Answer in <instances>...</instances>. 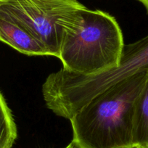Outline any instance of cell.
<instances>
[{
	"label": "cell",
	"instance_id": "10",
	"mask_svg": "<svg viewBox=\"0 0 148 148\" xmlns=\"http://www.w3.org/2000/svg\"><path fill=\"white\" fill-rule=\"evenodd\" d=\"M7 1H8V0H0V6L3 5V4H5Z\"/></svg>",
	"mask_w": 148,
	"mask_h": 148
},
{
	"label": "cell",
	"instance_id": "12",
	"mask_svg": "<svg viewBox=\"0 0 148 148\" xmlns=\"http://www.w3.org/2000/svg\"><path fill=\"white\" fill-rule=\"evenodd\" d=\"M128 148H137V147L135 146H133V147H128Z\"/></svg>",
	"mask_w": 148,
	"mask_h": 148
},
{
	"label": "cell",
	"instance_id": "6",
	"mask_svg": "<svg viewBox=\"0 0 148 148\" xmlns=\"http://www.w3.org/2000/svg\"><path fill=\"white\" fill-rule=\"evenodd\" d=\"M16 138V125L10 110L0 92V148H12Z\"/></svg>",
	"mask_w": 148,
	"mask_h": 148
},
{
	"label": "cell",
	"instance_id": "13",
	"mask_svg": "<svg viewBox=\"0 0 148 148\" xmlns=\"http://www.w3.org/2000/svg\"><path fill=\"white\" fill-rule=\"evenodd\" d=\"M135 147H136V146H135ZM137 147V148H140V147Z\"/></svg>",
	"mask_w": 148,
	"mask_h": 148
},
{
	"label": "cell",
	"instance_id": "8",
	"mask_svg": "<svg viewBox=\"0 0 148 148\" xmlns=\"http://www.w3.org/2000/svg\"><path fill=\"white\" fill-rule=\"evenodd\" d=\"M137 1H139V2H141L144 5V7L145 8L148 14V0H137Z\"/></svg>",
	"mask_w": 148,
	"mask_h": 148
},
{
	"label": "cell",
	"instance_id": "1",
	"mask_svg": "<svg viewBox=\"0 0 148 148\" xmlns=\"http://www.w3.org/2000/svg\"><path fill=\"white\" fill-rule=\"evenodd\" d=\"M147 71L133 75L92 98L69 119L78 148L133 147L136 100Z\"/></svg>",
	"mask_w": 148,
	"mask_h": 148
},
{
	"label": "cell",
	"instance_id": "7",
	"mask_svg": "<svg viewBox=\"0 0 148 148\" xmlns=\"http://www.w3.org/2000/svg\"><path fill=\"white\" fill-rule=\"evenodd\" d=\"M139 58L146 71L148 70V34L139 41L134 42Z\"/></svg>",
	"mask_w": 148,
	"mask_h": 148
},
{
	"label": "cell",
	"instance_id": "5",
	"mask_svg": "<svg viewBox=\"0 0 148 148\" xmlns=\"http://www.w3.org/2000/svg\"><path fill=\"white\" fill-rule=\"evenodd\" d=\"M133 146L148 148V70L145 83L135 103Z\"/></svg>",
	"mask_w": 148,
	"mask_h": 148
},
{
	"label": "cell",
	"instance_id": "11",
	"mask_svg": "<svg viewBox=\"0 0 148 148\" xmlns=\"http://www.w3.org/2000/svg\"><path fill=\"white\" fill-rule=\"evenodd\" d=\"M67 1H70V2H78V0H67Z\"/></svg>",
	"mask_w": 148,
	"mask_h": 148
},
{
	"label": "cell",
	"instance_id": "4",
	"mask_svg": "<svg viewBox=\"0 0 148 148\" xmlns=\"http://www.w3.org/2000/svg\"><path fill=\"white\" fill-rule=\"evenodd\" d=\"M0 42L30 56L49 55L26 25L2 6H0Z\"/></svg>",
	"mask_w": 148,
	"mask_h": 148
},
{
	"label": "cell",
	"instance_id": "2",
	"mask_svg": "<svg viewBox=\"0 0 148 148\" xmlns=\"http://www.w3.org/2000/svg\"><path fill=\"white\" fill-rule=\"evenodd\" d=\"M62 27L59 57L62 69L91 76L119 65L124 43L114 17L84 5L65 18Z\"/></svg>",
	"mask_w": 148,
	"mask_h": 148
},
{
	"label": "cell",
	"instance_id": "9",
	"mask_svg": "<svg viewBox=\"0 0 148 148\" xmlns=\"http://www.w3.org/2000/svg\"><path fill=\"white\" fill-rule=\"evenodd\" d=\"M65 148H78V147L76 146V145H75V144H74L73 142H71V143H70L68 146L65 147Z\"/></svg>",
	"mask_w": 148,
	"mask_h": 148
},
{
	"label": "cell",
	"instance_id": "3",
	"mask_svg": "<svg viewBox=\"0 0 148 148\" xmlns=\"http://www.w3.org/2000/svg\"><path fill=\"white\" fill-rule=\"evenodd\" d=\"M1 6L26 25L49 56L59 58L64 21L84 5L67 0H8Z\"/></svg>",
	"mask_w": 148,
	"mask_h": 148
}]
</instances>
